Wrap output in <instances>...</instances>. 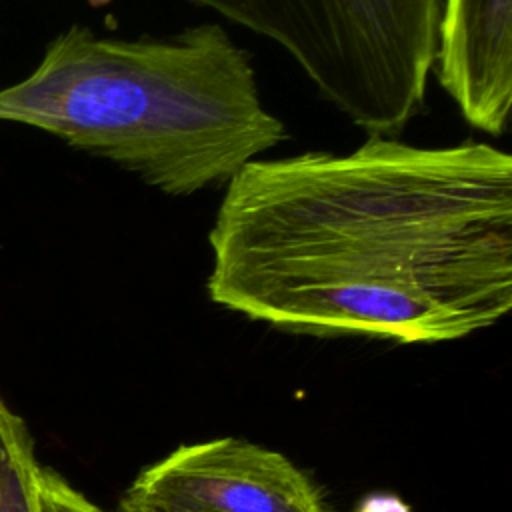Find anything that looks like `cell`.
<instances>
[{"label": "cell", "instance_id": "1", "mask_svg": "<svg viewBox=\"0 0 512 512\" xmlns=\"http://www.w3.org/2000/svg\"><path fill=\"white\" fill-rule=\"evenodd\" d=\"M214 304L306 334L436 344L512 310V156L488 142L256 158L208 232Z\"/></svg>", "mask_w": 512, "mask_h": 512}, {"label": "cell", "instance_id": "2", "mask_svg": "<svg viewBox=\"0 0 512 512\" xmlns=\"http://www.w3.org/2000/svg\"><path fill=\"white\" fill-rule=\"evenodd\" d=\"M0 120L50 132L168 196L226 186L290 138L262 102L250 52L212 22L136 38L72 24L30 76L0 90Z\"/></svg>", "mask_w": 512, "mask_h": 512}, {"label": "cell", "instance_id": "3", "mask_svg": "<svg viewBox=\"0 0 512 512\" xmlns=\"http://www.w3.org/2000/svg\"><path fill=\"white\" fill-rule=\"evenodd\" d=\"M276 42L318 94L368 134L418 116L442 0H188Z\"/></svg>", "mask_w": 512, "mask_h": 512}, {"label": "cell", "instance_id": "4", "mask_svg": "<svg viewBox=\"0 0 512 512\" xmlns=\"http://www.w3.org/2000/svg\"><path fill=\"white\" fill-rule=\"evenodd\" d=\"M122 500L182 512H324L284 454L234 436L178 446L144 468Z\"/></svg>", "mask_w": 512, "mask_h": 512}, {"label": "cell", "instance_id": "5", "mask_svg": "<svg viewBox=\"0 0 512 512\" xmlns=\"http://www.w3.org/2000/svg\"><path fill=\"white\" fill-rule=\"evenodd\" d=\"M434 66L462 118L502 136L512 106V0H444Z\"/></svg>", "mask_w": 512, "mask_h": 512}, {"label": "cell", "instance_id": "6", "mask_svg": "<svg viewBox=\"0 0 512 512\" xmlns=\"http://www.w3.org/2000/svg\"><path fill=\"white\" fill-rule=\"evenodd\" d=\"M40 466L28 424L0 394V512H40Z\"/></svg>", "mask_w": 512, "mask_h": 512}, {"label": "cell", "instance_id": "7", "mask_svg": "<svg viewBox=\"0 0 512 512\" xmlns=\"http://www.w3.org/2000/svg\"><path fill=\"white\" fill-rule=\"evenodd\" d=\"M38 510L40 512H104L96 502L72 486L60 472L40 466L38 472Z\"/></svg>", "mask_w": 512, "mask_h": 512}, {"label": "cell", "instance_id": "8", "mask_svg": "<svg viewBox=\"0 0 512 512\" xmlns=\"http://www.w3.org/2000/svg\"><path fill=\"white\" fill-rule=\"evenodd\" d=\"M120 512H182V510H168V508H156V506H144V504H132L122 500Z\"/></svg>", "mask_w": 512, "mask_h": 512}]
</instances>
